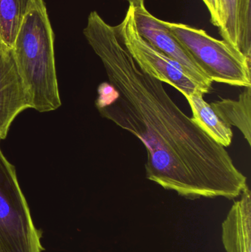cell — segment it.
I'll list each match as a JSON object with an SVG mask.
<instances>
[{
  "label": "cell",
  "mask_w": 251,
  "mask_h": 252,
  "mask_svg": "<svg viewBox=\"0 0 251 252\" xmlns=\"http://www.w3.org/2000/svg\"><path fill=\"white\" fill-rule=\"evenodd\" d=\"M84 35L108 78L97 88L96 107L141 141L147 179L188 199L240 197L247 178L225 148L178 107L163 83L140 69L116 26L92 11Z\"/></svg>",
  "instance_id": "1"
},
{
  "label": "cell",
  "mask_w": 251,
  "mask_h": 252,
  "mask_svg": "<svg viewBox=\"0 0 251 252\" xmlns=\"http://www.w3.org/2000/svg\"><path fill=\"white\" fill-rule=\"evenodd\" d=\"M54 41L45 2L33 0L19 27L12 50L30 95L32 109L42 113L61 106Z\"/></svg>",
  "instance_id": "2"
},
{
  "label": "cell",
  "mask_w": 251,
  "mask_h": 252,
  "mask_svg": "<svg viewBox=\"0 0 251 252\" xmlns=\"http://www.w3.org/2000/svg\"><path fill=\"white\" fill-rule=\"evenodd\" d=\"M164 23L212 82L251 87V61L226 41L185 24Z\"/></svg>",
  "instance_id": "3"
},
{
  "label": "cell",
  "mask_w": 251,
  "mask_h": 252,
  "mask_svg": "<svg viewBox=\"0 0 251 252\" xmlns=\"http://www.w3.org/2000/svg\"><path fill=\"white\" fill-rule=\"evenodd\" d=\"M16 169L0 148V252H44Z\"/></svg>",
  "instance_id": "4"
},
{
  "label": "cell",
  "mask_w": 251,
  "mask_h": 252,
  "mask_svg": "<svg viewBox=\"0 0 251 252\" xmlns=\"http://www.w3.org/2000/svg\"><path fill=\"white\" fill-rule=\"evenodd\" d=\"M116 28L124 45L144 73L172 86L186 98L197 91L205 94L179 63L155 48L140 35L136 25L133 4H129L125 18Z\"/></svg>",
  "instance_id": "5"
},
{
  "label": "cell",
  "mask_w": 251,
  "mask_h": 252,
  "mask_svg": "<svg viewBox=\"0 0 251 252\" xmlns=\"http://www.w3.org/2000/svg\"><path fill=\"white\" fill-rule=\"evenodd\" d=\"M133 6L136 25L140 35L155 48L179 63L200 86L204 94L209 93L212 90V81L167 28L164 21L155 17L148 11L144 5V1Z\"/></svg>",
  "instance_id": "6"
},
{
  "label": "cell",
  "mask_w": 251,
  "mask_h": 252,
  "mask_svg": "<svg viewBox=\"0 0 251 252\" xmlns=\"http://www.w3.org/2000/svg\"><path fill=\"white\" fill-rule=\"evenodd\" d=\"M28 109H32L30 95L13 50L0 43V141L7 137L15 118Z\"/></svg>",
  "instance_id": "7"
},
{
  "label": "cell",
  "mask_w": 251,
  "mask_h": 252,
  "mask_svg": "<svg viewBox=\"0 0 251 252\" xmlns=\"http://www.w3.org/2000/svg\"><path fill=\"white\" fill-rule=\"evenodd\" d=\"M222 242L226 252H251V194L248 186L222 223Z\"/></svg>",
  "instance_id": "8"
},
{
  "label": "cell",
  "mask_w": 251,
  "mask_h": 252,
  "mask_svg": "<svg viewBox=\"0 0 251 252\" xmlns=\"http://www.w3.org/2000/svg\"><path fill=\"white\" fill-rule=\"evenodd\" d=\"M225 25L222 38L251 61V0H222Z\"/></svg>",
  "instance_id": "9"
},
{
  "label": "cell",
  "mask_w": 251,
  "mask_h": 252,
  "mask_svg": "<svg viewBox=\"0 0 251 252\" xmlns=\"http://www.w3.org/2000/svg\"><path fill=\"white\" fill-rule=\"evenodd\" d=\"M203 95L197 91L186 98L193 112L192 118L215 142L226 148L232 142V129L217 115Z\"/></svg>",
  "instance_id": "10"
},
{
  "label": "cell",
  "mask_w": 251,
  "mask_h": 252,
  "mask_svg": "<svg viewBox=\"0 0 251 252\" xmlns=\"http://www.w3.org/2000/svg\"><path fill=\"white\" fill-rule=\"evenodd\" d=\"M237 100L221 99L211 103L217 115L227 124L235 126L251 145V87H245Z\"/></svg>",
  "instance_id": "11"
},
{
  "label": "cell",
  "mask_w": 251,
  "mask_h": 252,
  "mask_svg": "<svg viewBox=\"0 0 251 252\" xmlns=\"http://www.w3.org/2000/svg\"><path fill=\"white\" fill-rule=\"evenodd\" d=\"M33 0H0V43L12 48L19 27Z\"/></svg>",
  "instance_id": "12"
},
{
  "label": "cell",
  "mask_w": 251,
  "mask_h": 252,
  "mask_svg": "<svg viewBox=\"0 0 251 252\" xmlns=\"http://www.w3.org/2000/svg\"><path fill=\"white\" fill-rule=\"evenodd\" d=\"M207 7L210 14L212 25L221 31L225 25L223 6L222 0H202Z\"/></svg>",
  "instance_id": "13"
},
{
  "label": "cell",
  "mask_w": 251,
  "mask_h": 252,
  "mask_svg": "<svg viewBox=\"0 0 251 252\" xmlns=\"http://www.w3.org/2000/svg\"><path fill=\"white\" fill-rule=\"evenodd\" d=\"M125 1H128L129 4H135L141 2V1H144V0H125Z\"/></svg>",
  "instance_id": "14"
}]
</instances>
